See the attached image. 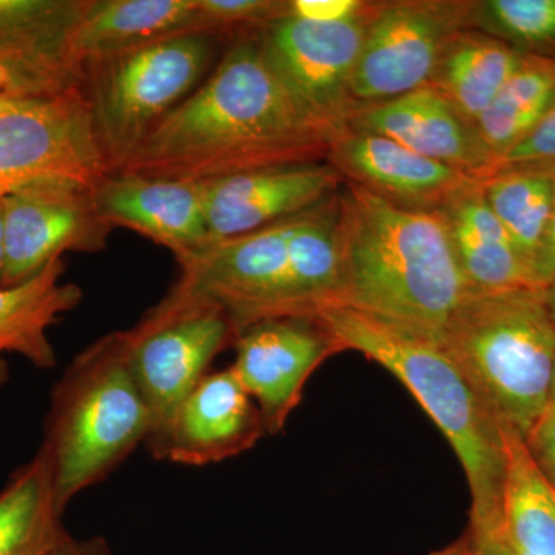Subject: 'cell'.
Returning <instances> with one entry per match:
<instances>
[{"mask_svg": "<svg viewBox=\"0 0 555 555\" xmlns=\"http://www.w3.org/2000/svg\"><path fill=\"white\" fill-rule=\"evenodd\" d=\"M341 283L334 301L443 343L473 294L440 210H409L345 181L338 195Z\"/></svg>", "mask_w": 555, "mask_h": 555, "instance_id": "7a4b0ae2", "label": "cell"}, {"mask_svg": "<svg viewBox=\"0 0 555 555\" xmlns=\"http://www.w3.org/2000/svg\"><path fill=\"white\" fill-rule=\"evenodd\" d=\"M93 190L67 181L39 182L3 196L0 286L38 275L65 254H100L113 228L101 217Z\"/></svg>", "mask_w": 555, "mask_h": 555, "instance_id": "8fae6325", "label": "cell"}, {"mask_svg": "<svg viewBox=\"0 0 555 555\" xmlns=\"http://www.w3.org/2000/svg\"><path fill=\"white\" fill-rule=\"evenodd\" d=\"M46 459L38 451L0 492V555H51L62 529Z\"/></svg>", "mask_w": 555, "mask_h": 555, "instance_id": "603a6c76", "label": "cell"}, {"mask_svg": "<svg viewBox=\"0 0 555 555\" xmlns=\"http://www.w3.org/2000/svg\"><path fill=\"white\" fill-rule=\"evenodd\" d=\"M198 0H86L68 39L69 57L82 67L149 43L198 35Z\"/></svg>", "mask_w": 555, "mask_h": 555, "instance_id": "ac0fdd59", "label": "cell"}, {"mask_svg": "<svg viewBox=\"0 0 555 555\" xmlns=\"http://www.w3.org/2000/svg\"><path fill=\"white\" fill-rule=\"evenodd\" d=\"M86 0H0V49L68 53Z\"/></svg>", "mask_w": 555, "mask_h": 555, "instance_id": "484cf974", "label": "cell"}, {"mask_svg": "<svg viewBox=\"0 0 555 555\" xmlns=\"http://www.w3.org/2000/svg\"><path fill=\"white\" fill-rule=\"evenodd\" d=\"M502 502L499 517L489 524L499 526L514 545L529 555H555V485L537 466L516 429L502 425Z\"/></svg>", "mask_w": 555, "mask_h": 555, "instance_id": "44dd1931", "label": "cell"}, {"mask_svg": "<svg viewBox=\"0 0 555 555\" xmlns=\"http://www.w3.org/2000/svg\"><path fill=\"white\" fill-rule=\"evenodd\" d=\"M553 281H555V196L553 215H551L550 224H547L545 238H543L542 246L537 251L531 270L532 286L543 288Z\"/></svg>", "mask_w": 555, "mask_h": 555, "instance_id": "d6a6232c", "label": "cell"}, {"mask_svg": "<svg viewBox=\"0 0 555 555\" xmlns=\"http://www.w3.org/2000/svg\"><path fill=\"white\" fill-rule=\"evenodd\" d=\"M542 291L547 312H550L551 320H553V323L555 324V281L547 284V286L543 287Z\"/></svg>", "mask_w": 555, "mask_h": 555, "instance_id": "8d00e7d4", "label": "cell"}, {"mask_svg": "<svg viewBox=\"0 0 555 555\" xmlns=\"http://www.w3.org/2000/svg\"><path fill=\"white\" fill-rule=\"evenodd\" d=\"M474 7L467 0L374 3L353 72L357 104L393 100L427 86L449 40L473 28Z\"/></svg>", "mask_w": 555, "mask_h": 555, "instance_id": "9c48e42d", "label": "cell"}, {"mask_svg": "<svg viewBox=\"0 0 555 555\" xmlns=\"http://www.w3.org/2000/svg\"><path fill=\"white\" fill-rule=\"evenodd\" d=\"M327 163L345 181L409 210H440L459 190L481 179L350 127L328 145Z\"/></svg>", "mask_w": 555, "mask_h": 555, "instance_id": "e0dca14e", "label": "cell"}, {"mask_svg": "<svg viewBox=\"0 0 555 555\" xmlns=\"http://www.w3.org/2000/svg\"><path fill=\"white\" fill-rule=\"evenodd\" d=\"M126 334L131 369L152 416L149 443L210 372L215 358L233 346L235 328L221 308L193 306L169 312L152 308Z\"/></svg>", "mask_w": 555, "mask_h": 555, "instance_id": "30bf717a", "label": "cell"}, {"mask_svg": "<svg viewBox=\"0 0 555 555\" xmlns=\"http://www.w3.org/2000/svg\"><path fill=\"white\" fill-rule=\"evenodd\" d=\"M327 156L328 142L299 113L270 67L262 35H254L230 43L119 171L207 182Z\"/></svg>", "mask_w": 555, "mask_h": 555, "instance_id": "6da1fadb", "label": "cell"}, {"mask_svg": "<svg viewBox=\"0 0 555 555\" xmlns=\"http://www.w3.org/2000/svg\"><path fill=\"white\" fill-rule=\"evenodd\" d=\"M233 372L261 411L268 434H278L301 401L309 378L341 352L315 318L273 317L236 335Z\"/></svg>", "mask_w": 555, "mask_h": 555, "instance_id": "7c38bea8", "label": "cell"}, {"mask_svg": "<svg viewBox=\"0 0 555 555\" xmlns=\"http://www.w3.org/2000/svg\"><path fill=\"white\" fill-rule=\"evenodd\" d=\"M473 28L525 54L547 56L555 49V0L476 2Z\"/></svg>", "mask_w": 555, "mask_h": 555, "instance_id": "83f0119b", "label": "cell"}, {"mask_svg": "<svg viewBox=\"0 0 555 555\" xmlns=\"http://www.w3.org/2000/svg\"><path fill=\"white\" fill-rule=\"evenodd\" d=\"M525 443L537 466L555 485V408L547 406L525 438Z\"/></svg>", "mask_w": 555, "mask_h": 555, "instance_id": "1f68e13d", "label": "cell"}, {"mask_svg": "<svg viewBox=\"0 0 555 555\" xmlns=\"http://www.w3.org/2000/svg\"><path fill=\"white\" fill-rule=\"evenodd\" d=\"M5 266V248H3V198H0V280Z\"/></svg>", "mask_w": 555, "mask_h": 555, "instance_id": "74e56055", "label": "cell"}, {"mask_svg": "<svg viewBox=\"0 0 555 555\" xmlns=\"http://www.w3.org/2000/svg\"><path fill=\"white\" fill-rule=\"evenodd\" d=\"M40 454L57 509L101 483L152 433L134 378L126 331L112 332L75 357L51 393Z\"/></svg>", "mask_w": 555, "mask_h": 555, "instance_id": "277c9868", "label": "cell"}, {"mask_svg": "<svg viewBox=\"0 0 555 555\" xmlns=\"http://www.w3.org/2000/svg\"><path fill=\"white\" fill-rule=\"evenodd\" d=\"M554 104L555 57L525 54L520 67L476 122L495 166L540 126Z\"/></svg>", "mask_w": 555, "mask_h": 555, "instance_id": "cb8c5ba5", "label": "cell"}, {"mask_svg": "<svg viewBox=\"0 0 555 555\" xmlns=\"http://www.w3.org/2000/svg\"><path fill=\"white\" fill-rule=\"evenodd\" d=\"M218 42L178 36L82 65L80 89L108 173L122 170L150 131L198 89Z\"/></svg>", "mask_w": 555, "mask_h": 555, "instance_id": "8992f818", "label": "cell"}, {"mask_svg": "<svg viewBox=\"0 0 555 555\" xmlns=\"http://www.w3.org/2000/svg\"><path fill=\"white\" fill-rule=\"evenodd\" d=\"M443 345L500 425L528 437L550 406L555 324L542 288L470 294Z\"/></svg>", "mask_w": 555, "mask_h": 555, "instance_id": "5b68a950", "label": "cell"}, {"mask_svg": "<svg viewBox=\"0 0 555 555\" xmlns=\"http://www.w3.org/2000/svg\"><path fill=\"white\" fill-rule=\"evenodd\" d=\"M467 532L473 537L474 542L480 551V555H529L521 551L520 547L514 545L502 531L499 526L489 524L481 528L470 529Z\"/></svg>", "mask_w": 555, "mask_h": 555, "instance_id": "836d02e7", "label": "cell"}, {"mask_svg": "<svg viewBox=\"0 0 555 555\" xmlns=\"http://www.w3.org/2000/svg\"><path fill=\"white\" fill-rule=\"evenodd\" d=\"M51 555H112V553L107 542L101 537L76 539L64 528Z\"/></svg>", "mask_w": 555, "mask_h": 555, "instance_id": "e575fe53", "label": "cell"}, {"mask_svg": "<svg viewBox=\"0 0 555 555\" xmlns=\"http://www.w3.org/2000/svg\"><path fill=\"white\" fill-rule=\"evenodd\" d=\"M524 57L514 47L470 28L449 40L429 83L476 124Z\"/></svg>", "mask_w": 555, "mask_h": 555, "instance_id": "7402d4cb", "label": "cell"}, {"mask_svg": "<svg viewBox=\"0 0 555 555\" xmlns=\"http://www.w3.org/2000/svg\"><path fill=\"white\" fill-rule=\"evenodd\" d=\"M513 166H555V104L529 137L500 158L494 170Z\"/></svg>", "mask_w": 555, "mask_h": 555, "instance_id": "f546056e", "label": "cell"}, {"mask_svg": "<svg viewBox=\"0 0 555 555\" xmlns=\"http://www.w3.org/2000/svg\"><path fill=\"white\" fill-rule=\"evenodd\" d=\"M82 86V67L67 53L0 49V102L54 96Z\"/></svg>", "mask_w": 555, "mask_h": 555, "instance_id": "4316f807", "label": "cell"}, {"mask_svg": "<svg viewBox=\"0 0 555 555\" xmlns=\"http://www.w3.org/2000/svg\"><path fill=\"white\" fill-rule=\"evenodd\" d=\"M312 22L287 16L262 33V49L288 96L328 145L349 129L358 107L352 78L371 14Z\"/></svg>", "mask_w": 555, "mask_h": 555, "instance_id": "52a82bcc", "label": "cell"}, {"mask_svg": "<svg viewBox=\"0 0 555 555\" xmlns=\"http://www.w3.org/2000/svg\"><path fill=\"white\" fill-rule=\"evenodd\" d=\"M101 217L169 248L177 261L211 244L203 184L145 175L108 173L93 190Z\"/></svg>", "mask_w": 555, "mask_h": 555, "instance_id": "2e32d148", "label": "cell"}, {"mask_svg": "<svg viewBox=\"0 0 555 555\" xmlns=\"http://www.w3.org/2000/svg\"><path fill=\"white\" fill-rule=\"evenodd\" d=\"M264 434L258 404L228 367L208 372L147 447L158 460L207 466L243 454Z\"/></svg>", "mask_w": 555, "mask_h": 555, "instance_id": "5bb4252c", "label": "cell"}, {"mask_svg": "<svg viewBox=\"0 0 555 555\" xmlns=\"http://www.w3.org/2000/svg\"><path fill=\"white\" fill-rule=\"evenodd\" d=\"M349 127L392 139L473 177L485 178L495 169L476 124L430 83L393 100L358 105Z\"/></svg>", "mask_w": 555, "mask_h": 555, "instance_id": "9a60e30c", "label": "cell"}, {"mask_svg": "<svg viewBox=\"0 0 555 555\" xmlns=\"http://www.w3.org/2000/svg\"><path fill=\"white\" fill-rule=\"evenodd\" d=\"M64 273L62 258L24 283L0 286V386L10 377L5 353H20L39 369L56 364L49 328L83 297L78 284L62 281Z\"/></svg>", "mask_w": 555, "mask_h": 555, "instance_id": "ffe728a7", "label": "cell"}, {"mask_svg": "<svg viewBox=\"0 0 555 555\" xmlns=\"http://www.w3.org/2000/svg\"><path fill=\"white\" fill-rule=\"evenodd\" d=\"M291 16V0H198V35L214 39L262 35Z\"/></svg>", "mask_w": 555, "mask_h": 555, "instance_id": "f1b7e54d", "label": "cell"}, {"mask_svg": "<svg viewBox=\"0 0 555 555\" xmlns=\"http://www.w3.org/2000/svg\"><path fill=\"white\" fill-rule=\"evenodd\" d=\"M481 179L440 208L463 275L473 294L534 287L528 266L485 198Z\"/></svg>", "mask_w": 555, "mask_h": 555, "instance_id": "d6986e66", "label": "cell"}, {"mask_svg": "<svg viewBox=\"0 0 555 555\" xmlns=\"http://www.w3.org/2000/svg\"><path fill=\"white\" fill-rule=\"evenodd\" d=\"M310 318L326 328L341 352L357 350L403 383L447 437L469 486V528L499 517L505 477L502 425L443 343L345 302H324Z\"/></svg>", "mask_w": 555, "mask_h": 555, "instance_id": "3957f363", "label": "cell"}, {"mask_svg": "<svg viewBox=\"0 0 555 555\" xmlns=\"http://www.w3.org/2000/svg\"><path fill=\"white\" fill-rule=\"evenodd\" d=\"M550 406L555 408V366L553 374V385H551Z\"/></svg>", "mask_w": 555, "mask_h": 555, "instance_id": "f35d334b", "label": "cell"}, {"mask_svg": "<svg viewBox=\"0 0 555 555\" xmlns=\"http://www.w3.org/2000/svg\"><path fill=\"white\" fill-rule=\"evenodd\" d=\"M485 198L532 270L553 215L554 166H513L481 179Z\"/></svg>", "mask_w": 555, "mask_h": 555, "instance_id": "d4e9b609", "label": "cell"}, {"mask_svg": "<svg viewBox=\"0 0 555 555\" xmlns=\"http://www.w3.org/2000/svg\"><path fill=\"white\" fill-rule=\"evenodd\" d=\"M360 0H291V16L312 22H341L357 17L366 9Z\"/></svg>", "mask_w": 555, "mask_h": 555, "instance_id": "4dcf8cb0", "label": "cell"}, {"mask_svg": "<svg viewBox=\"0 0 555 555\" xmlns=\"http://www.w3.org/2000/svg\"><path fill=\"white\" fill-rule=\"evenodd\" d=\"M430 555H480V551H478L473 537L466 531V534L460 537L454 543L444 546L443 550L434 551Z\"/></svg>", "mask_w": 555, "mask_h": 555, "instance_id": "d590c367", "label": "cell"}, {"mask_svg": "<svg viewBox=\"0 0 555 555\" xmlns=\"http://www.w3.org/2000/svg\"><path fill=\"white\" fill-rule=\"evenodd\" d=\"M107 175L80 87L0 102V198L49 181L94 189Z\"/></svg>", "mask_w": 555, "mask_h": 555, "instance_id": "ba28073f", "label": "cell"}, {"mask_svg": "<svg viewBox=\"0 0 555 555\" xmlns=\"http://www.w3.org/2000/svg\"><path fill=\"white\" fill-rule=\"evenodd\" d=\"M211 243L305 214L345 184L327 160L284 164L201 182Z\"/></svg>", "mask_w": 555, "mask_h": 555, "instance_id": "4fadbf2b", "label": "cell"}]
</instances>
